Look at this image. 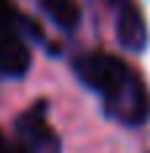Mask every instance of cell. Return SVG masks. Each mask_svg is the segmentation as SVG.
Masks as SVG:
<instances>
[{"label":"cell","instance_id":"8992f818","mask_svg":"<svg viewBox=\"0 0 150 153\" xmlns=\"http://www.w3.org/2000/svg\"><path fill=\"white\" fill-rule=\"evenodd\" d=\"M113 3H126V0H113Z\"/></svg>","mask_w":150,"mask_h":153},{"label":"cell","instance_id":"277c9868","mask_svg":"<svg viewBox=\"0 0 150 153\" xmlns=\"http://www.w3.org/2000/svg\"><path fill=\"white\" fill-rule=\"evenodd\" d=\"M40 5L48 13V19L67 32L81 24V8L75 0H40Z\"/></svg>","mask_w":150,"mask_h":153},{"label":"cell","instance_id":"5b68a950","mask_svg":"<svg viewBox=\"0 0 150 153\" xmlns=\"http://www.w3.org/2000/svg\"><path fill=\"white\" fill-rule=\"evenodd\" d=\"M43 105H38V108H32L21 121H19V132L35 145V148H40V145H46V140H48V126H46V121H43Z\"/></svg>","mask_w":150,"mask_h":153},{"label":"cell","instance_id":"6da1fadb","mask_svg":"<svg viewBox=\"0 0 150 153\" xmlns=\"http://www.w3.org/2000/svg\"><path fill=\"white\" fill-rule=\"evenodd\" d=\"M78 78L105 97V108L126 126H142L150 121V91L145 81L121 56L91 51L72 62Z\"/></svg>","mask_w":150,"mask_h":153},{"label":"cell","instance_id":"3957f363","mask_svg":"<svg viewBox=\"0 0 150 153\" xmlns=\"http://www.w3.org/2000/svg\"><path fill=\"white\" fill-rule=\"evenodd\" d=\"M118 43L129 51V54H142L148 48V22L142 16V11L134 5V3H123L121 13H118Z\"/></svg>","mask_w":150,"mask_h":153},{"label":"cell","instance_id":"7a4b0ae2","mask_svg":"<svg viewBox=\"0 0 150 153\" xmlns=\"http://www.w3.org/2000/svg\"><path fill=\"white\" fill-rule=\"evenodd\" d=\"M30 70V48L16 30V13L8 0H0V73L21 78Z\"/></svg>","mask_w":150,"mask_h":153}]
</instances>
